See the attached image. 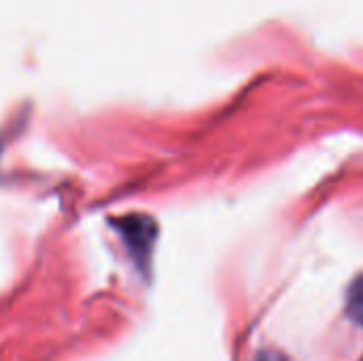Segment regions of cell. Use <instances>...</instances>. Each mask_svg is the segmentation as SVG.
<instances>
[{
  "label": "cell",
  "mask_w": 363,
  "mask_h": 361,
  "mask_svg": "<svg viewBox=\"0 0 363 361\" xmlns=\"http://www.w3.org/2000/svg\"><path fill=\"white\" fill-rule=\"evenodd\" d=\"M347 311L351 315V319L355 323L363 326V277H359L353 287L349 289V302H347Z\"/></svg>",
  "instance_id": "cell-1"
}]
</instances>
